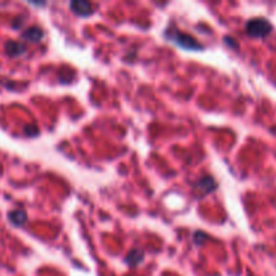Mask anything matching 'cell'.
Here are the masks:
<instances>
[{
	"instance_id": "obj_1",
	"label": "cell",
	"mask_w": 276,
	"mask_h": 276,
	"mask_svg": "<svg viewBox=\"0 0 276 276\" xmlns=\"http://www.w3.org/2000/svg\"><path fill=\"white\" fill-rule=\"evenodd\" d=\"M163 37L166 41H169L174 46L186 50V52H202L205 49L193 35L180 31L174 25H169V27L163 31Z\"/></svg>"
},
{
	"instance_id": "obj_2",
	"label": "cell",
	"mask_w": 276,
	"mask_h": 276,
	"mask_svg": "<svg viewBox=\"0 0 276 276\" xmlns=\"http://www.w3.org/2000/svg\"><path fill=\"white\" fill-rule=\"evenodd\" d=\"M273 26L268 19L252 18L245 23V34L250 38H265L272 33Z\"/></svg>"
},
{
	"instance_id": "obj_3",
	"label": "cell",
	"mask_w": 276,
	"mask_h": 276,
	"mask_svg": "<svg viewBox=\"0 0 276 276\" xmlns=\"http://www.w3.org/2000/svg\"><path fill=\"white\" fill-rule=\"evenodd\" d=\"M217 188L218 185L216 179L213 177H210V175H205V177H202L193 185V195L197 199L203 198V197L209 195L212 192H214Z\"/></svg>"
},
{
	"instance_id": "obj_4",
	"label": "cell",
	"mask_w": 276,
	"mask_h": 276,
	"mask_svg": "<svg viewBox=\"0 0 276 276\" xmlns=\"http://www.w3.org/2000/svg\"><path fill=\"white\" fill-rule=\"evenodd\" d=\"M70 11L74 15H77L80 18H88L90 15H93V6L89 2L85 0H73L69 3Z\"/></svg>"
},
{
	"instance_id": "obj_5",
	"label": "cell",
	"mask_w": 276,
	"mask_h": 276,
	"mask_svg": "<svg viewBox=\"0 0 276 276\" xmlns=\"http://www.w3.org/2000/svg\"><path fill=\"white\" fill-rule=\"evenodd\" d=\"M44 37V31L39 26H31L26 29L22 33V39L31 43H38L41 42Z\"/></svg>"
},
{
	"instance_id": "obj_6",
	"label": "cell",
	"mask_w": 276,
	"mask_h": 276,
	"mask_svg": "<svg viewBox=\"0 0 276 276\" xmlns=\"http://www.w3.org/2000/svg\"><path fill=\"white\" fill-rule=\"evenodd\" d=\"M4 50H6L8 57L16 58V57H20V55L25 54L27 52V48L26 44L22 43V42L8 41L7 43L4 44Z\"/></svg>"
},
{
	"instance_id": "obj_7",
	"label": "cell",
	"mask_w": 276,
	"mask_h": 276,
	"mask_svg": "<svg viewBox=\"0 0 276 276\" xmlns=\"http://www.w3.org/2000/svg\"><path fill=\"white\" fill-rule=\"evenodd\" d=\"M144 260V250L140 248H133L127 254L124 262L125 264H128L131 268H135L139 264H142Z\"/></svg>"
},
{
	"instance_id": "obj_8",
	"label": "cell",
	"mask_w": 276,
	"mask_h": 276,
	"mask_svg": "<svg viewBox=\"0 0 276 276\" xmlns=\"http://www.w3.org/2000/svg\"><path fill=\"white\" fill-rule=\"evenodd\" d=\"M8 220L14 226H22L26 224L27 213L23 209H14L8 213Z\"/></svg>"
},
{
	"instance_id": "obj_9",
	"label": "cell",
	"mask_w": 276,
	"mask_h": 276,
	"mask_svg": "<svg viewBox=\"0 0 276 276\" xmlns=\"http://www.w3.org/2000/svg\"><path fill=\"white\" fill-rule=\"evenodd\" d=\"M193 240H194L195 245H202L203 241H206L208 240V235L206 233H203L202 231H197L193 236Z\"/></svg>"
},
{
	"instance_id": "obj_10",
	"label": "cell",
	"mask_w": 276,
	"mask_h": 276,
	"mask_svg": "<svg viewBox=\"0 0 276 276\" xmlns=\"http://www.w3.org/2000/svg\"><path fill=\"white\" fill-rule=\"evenodd\" d=\"M25 132H26L29 136H37L38 133H39V131H38V128L35 125H27L26 128H25Z\"/></svg>"
},
{
	"instance_id": "obj_11",
	"label": "cell",
	"mask_w": 276,
	"mask_h": 276,
	"mask_svg": "<svg viewBox=\"0 0 276 276\" xmlns=\"http://www.w3.org/2000/svg\"><path fill=\"white\" fill-rule=\"evenodd\" d=\"M224 42L226 43V46H229V48L232 49H237L239 48V44H237V41L236 39H233V38L231 37H225L224 38Z\"/></svg>"
},
{
	"instance_id": "obj_12",
	"label": "cell",
	"mask_w": 276,
	"mask_h": 276,
	"mask_svg": "<svg viewBox=\"0 0 276 276\" xmlns=\"http://www.w3.org/2000/svg\"><path fill=\"white\" fill-rule=\"evenodd\" d=\"M23 20H25V19H23V16H18V18H15L14 22H12V29H15V30L20 29V27L23 26V23H25Z\"/></svg>"
},
{
	"instance_id": "obj_13",
	"label": "cell",
	"mask_w": 276,
	"mask_h": 276,
	"mask_svg": "<svg viewBox=\"0 0 276 276\" xmlns=\"http://www.w3.org/2000/svg\"><path fill=\"white\" fill-rule=\"evenodd\" d=\"M31 6H38V7H42V6H46V3H30Z\"/></svg>"
}]
</instances>
